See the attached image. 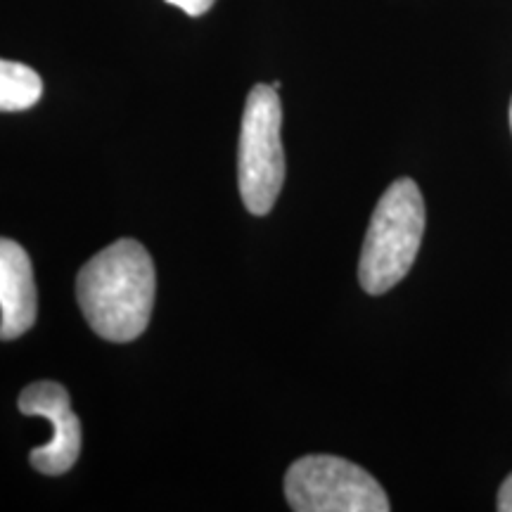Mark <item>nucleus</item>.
<instances>
[{"label": "nucleus", "mask_w": 512, "mask_h": 512, "mask_svg": "<svg viewBox=\"0 0 512 512\" xmlns=\"http://www.w3.org/2000/svg\"><path fill=\"white\" fill-rule=\"evenodd\" d=\"M155 261L140 242L124 238L88 261L76 278V297L88 325L107 342H133L150 325Z\"/></svg>", "instance_id": "nucleus-1"}, {"label": "nucleus", "mask_w": 512, "mask_h": 512, "mask_svg": "<svg viewBox=\"0 0 512 512\" xmlns=\"http://www.w3.org/2000/svg\"><path fill=\"white\" fill-rule=\"evenodd\" d=\"M425 235V200L411 178L384 190L370 219L358 261V280L368 294H384L406 278Z\"/></svg>", "instance_id": "nucleus-2"}, {"label": "nucleus", "mask_w": 512, "mask_h": 512, "mask_svg": "<svg viewBox=\"0 0 512 512\" xmlns=\"http://www.w3.org/2000/svg\"><path fill=\"white\" fill-rule=\"evenodd\" d=\"M283 107L275 86L256 83L242 114L238 185L249 214L266 216L285 183V152L280 140Z\"/></svg>", "instance_id": "nucleus-3"}, {"label": "nucleus", "mask_w": 512, "mask_h": 512, "mask_svg": "<svg viewBox=\"0 0 512 512\" xmlns=\"http://www.w3.org/2000/svg\"><path fill=\"white\" fill-rule=\"evenodd\" d=\"M285 496L297 512H387L389 498L373 475L337 456H306L290 465Z\"/></svg>", "instance_id": "nucleus-4"}, {"label": "nucleus", "mask_w": 512, "mask_h": 512, "mask_svg": "<svg viewBox=\"0 0 512 512\" xmlns=\"http://www.w3.org/2000/svg\"><path fill=\"white\" fill-rule=\"evenodd\" d=\"M17 406L24 415H41L53 427L48 444L31 451V465L48 477L72 470L81 453V422L72 411L67 389L57 382H34L19 394Z\"/></svg>", "instance_id": "nucleus-5"}, {"label": "nucleus", "mask_w": 512, "mask_h": 512, "mask_svg": "<svg viewBox=\"0 0 512 512\" xmlns=\"http://www.w3.org/2000/svg\"><path fill=\"white\" fill-rule=\"evenodd\" d=\"M38 294L31 259L19 242L0 238V339L22 337L36 323Z\"/></svg>", "instance_id": "nucleus-6"}, {"label": "nucleus", "mask_w": 512, "mask_h": 512, "mask_svg": "<svg viewBox=\"0 0 512 512\" xmlns=\"http://www.w3.org/2000/svg\"><path fill=\"white\" fill-rule=\"evenodd\" d=\"M43 95V81L22 62L0 60V112H24Z\"/></svg>", "instance_id": "nucleus-7"}, {"label": "nucleus", "mask_w": 512, "mask_h": 512, "mask_svg": "<svg viewBox=\"0 0 512 512\" xmlns=\"http://www.w3.org/2000/svg\"><path fill=\"white\" fill-rule=\"evenodd\" d=\"M166 3L174 5V8H178V10H183L185 15H190V17H202V15H207L216 0H166Z\"/></svg>", "instance_id": "nucleus-8"}, {"label": "nucleus", "mask_w": 512, "mask_h": 512, "mask_svg": "<svg viewBox=\"0 0 512 512\" xmlns=\"http://www.w3.org/2000/svg\"><path fill=\"white\" fill-rule=\"evenodd\" d=\"M498 510L512 512V475L505 479L501 491H498Z\"/></svg>", "instance_id": "nucleus-9"}, {"label": "nucleus", "mask_w": 512, "mask_h": 512, "mask_svg": "<svg viewBox=\"0 0 512 512\" xmlns=\"http://www.w3.org/2000/svg\"><path fill=\"white\" fill-rule=\"evenodd\" d=\"M510 128H512V100H510Z\"/></svg>", "instance_id": "nucleus-10"}]
</instances>
